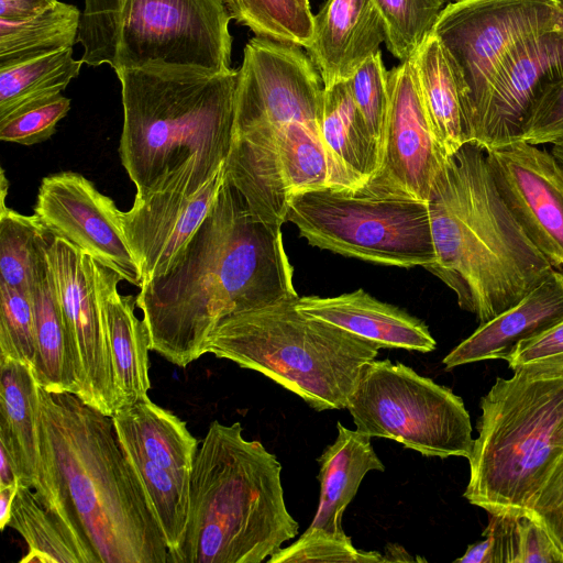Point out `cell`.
Instances as JSON below:
<instances>
[{"label": "cell", "instance_id": "obj_1", "mask_svg": "<svg viewBox=\"0 0 563 563\" xmlns=\"http://www.w3.org/2000/svg\"><path fill=\"white\" fill-rule=\"evenodd\" d=\"M282 227L256 218L227 176L188 245L163 276L140 287L150 347L187 367L224 317L298 297Z\"/></svg>", "mask_w": 563, "mask_h": 563}, {"label": "cell", "instance_id": "obj_2", "mask_svg": "<svg viewBox=\"0 0 563 563\" xmlns=\"http://www.w3.org/2000/svg\"><path fill=\"white\" fill-rule=\"evenodd\" d=\"M45 499L89 563H167L169 549L113 421L67 391L37 385Z\"/></svg>", "mask_w": 563, "mask_h": 563}, {"label": "cell", "instance_id": "obj_3", "mask_svg": "<svg viewBox=\"0 0 563 563\" xmlns=\"http://www.w3.org/2000/svg\"><path fill=\"white\" fill-rule=\"evenodd\" d=\"M428 208L435 256L423 268L481 324L518 303L554 268L508 210L486 151L474 142L446 157Z\"/></svg>", "mask_w": 563, "mask_h": 563}, {"label": "cell", "instance_id": "obj_4", "mask_svg": "<svg viewBox=\"0 0 563 563\" xmlns=\"http://www.w3.org/2000/svg\"><path fill=\"white\" fill-rule=\"evenodd\" d=\"M123 125L119 154L134 201L169 189L192 195L227 165L238 69L143 68L117 73Z\"/></svg>", "mask_w": 563, "mask_h": 563}, {"label": "cell", "instance_id": "obj_5", "mask_svg": "<svg viewBox=\"0 0 563 563\" xmlns=\"http://www.w3.org/2000/svg\"><path fill=\"white\" fill-rule=\"evenodd\" d=\"M240 422L210 423L197 449L186 530L173 563H261L298 536L282 465Z\"/></svg>", "mask_w": 563, "mask_h": 563}, {"label": "cell", "instance_id": "obj_6", "mask_svg": "<svg viewBox=\"0 0 563 563\" xmlns=\"http://www.w3.org/2000/svg\"><path fill=\"white\" fill-rule=\"evenodd\" d=\"M464 497L493 515L528 516L563 454V367H519L481 399Z\"/></svg>", "mask_w": 563, "mask_h": 563}, {"label": "cell", "instance_id": "obj_7", "mask_svg": "<svg viewBox=\"0 0 563 563\" xmlns=\"http://www.w3.org/2000/svg\"><path fill=\"white\" fill-rule=\"evenodd\" d=\"M298 297L224 317L203 352L263 374L316 411L346 408L380 346L301 312Z\"/></svg>", "mask_w": 563, "mask_h": 563}, {"label": "cell", "instance_id": "obj_8", "mask_svg": "<svg viewBox=\"0 0 563 563\" xmlns=\"http://www.w3.org/2000/svg\"><path fill=\"white\" fill-rule=\"evenodd\" d=\"M224 0H84L81 60L114 73L143 68L232 69Z\"/></svg>", "mask_w": 563, "mask_h": 563}, {"label": "cell", "instance_id": "obj_9", "mask_svg": "<svg viewBox=\"0 0 563 563\" xmlns=\"http://www.w3.org/2000/svg\"><path fill=\"white\" fill-rule=\"evenodd\" d=\"M286 221L310 245L346 257L405 268L434 261L428 201L371 179L295 194Z\"/></svg>", "mask_w": 563, "mask_h": 563}, {"label": "cell", "instance_id": "obj_10", "mask_svg": "<svg viewBox=\"0 0 563 563\" xmlns=\"http://www.w3.org/2000/svg\"><path fill=\"white\" fill-rule=\"evenodd\" d=\"M346 409L356 430L385 438L428 457L468 459L474 439L463 399L402 363L363 365Z\"/></svg>", "mask_w": 563, "mask_h": 563}, {"label": "cell", "instance_id": "obj_11", "mask_svg": "<svg viewBox=\"0 0 563 563\" xmlns=\"http://www.w3.org/2000/svg\"><path fill=\"white\" fill-rule=\"evenodd\" d=\"M558 24V0H457L444 7L432 32L454 74L464 132L500 70L531 36Z\"/></svg>", "mask_w": 563, "mask_h": 563}, {"label": "cell", "instance_id": "obj_12", "mask_svg": "<svg viewBox=\"0 0 563 563\" xmlns=\"http://www.w3.org/2000/svg\"><path fill=\"white\" fill-rule=\"evenodd\" d=\"M111 418L170 554L179 548L186 530L197 440L185 421L150 398L119 408Z\"/></svg>", "mask_w": 563, "mask_h": 563}, {"label": "cell", "instance_id": "obj_13", "mask_svg": "<svg viewBox=\"0 0 563 563\" xmlns=\"http://www.w3.org/2000/svg\"><path fill=\"white\" fill-rule=\"evenodd\" d=\"M46 256L81 379L78 396L112 416L118 409L95 258L64 238H49Z\"/></svg>", "mask_w": 563, "mask_h": 563}, {"label": "cell", "instance_id": "obj_14", "mask_svg": "<svg viewBox=\"0 0 563 563\" xmlns=\"http://www.w3.org/2000/svg\"><path fill=\"white\" fill-rule=\"evenodd\" d=\"M33 210L55 236L141 287L142 276L124 234L122 211L85 176L62 172L44 177Z\"/></svg>", "mask_w": 563, "mask_h": 563}, {"label": "cell", "instance_id": "obj_15", "mask_svg": "<svg viewBox=\"0 0 563 563\" xmlns=\"http://www.w3.org/2000/svg\"><path fill=\"white\" fill-rule=\"evenodd\" d=\"M563 84V25L525 41L493 81L470 129L485 151L522 140L541 99Z\"/></svg>", "mask_w": 563, "mask_h": 563}, {"label": "cell", "instance_id": "obj_16", "mask_svg": "<svg viewBox=\"0 0 563 563\" xmlns=\"http://www.w3.org/2000/svg\"><path fill=\"white\" fill-rule=\"evenodd\" d=\"M508 210L555 268L563 265V166L551 152L518 140L486 151Z\"/></svg>", "mask_w": 563, "mask_h": 563}, {"label": "cell", "instance_id": "obj_17", "mask_svg": "<svg viewBox=\"0 0 563 563\" xmlns=\"http://www.w3.org/2000/svg\"><path fill=\"white\" fill-rule=\"evenodd\" d=\"M387 95L380 165L369 179L428 201L448 156L427 113L412 56L387 71Z\"/></svg>", "mask_w": 563, "mask_h": 563}, {"label": "cell", "instance_id": "obj_18", "mask_svg": "<svg viewBox=\"0 0 563 563\" xmlns=\"http://www.w3.org/2000/svg\"><path fill=\"white\" fill-rule=\"evenodd\" d=\"M225 177V167L200 190L187 195L169 189L156 192L122 211V223L142 285L166 274L212 208Z\"/></svg>", "mask_w": 563, "mask_h": 563}, {"label": "cell", "instance_id": "obj_19", "mask_svg": "<svg viewBox=\"0 0 563 563\" xmlns=\"http://www.w3.org/2000/svg\"><path fill=\"white\" fill-rule=\"evenodd\" d=\"M385 41L384 22L373 0H327L313 15L306 49L328 88L349 80Z\"/></svg>", "mask_w": 563, "mask_h": 563}, {"label": "cell", "instance_id": "obj_20", "mask_svg": "<svg viewBox=\"0 0 563 563\" xmlns=\"http://www.w3.org/2000/svg\"><path fill=\"white\" fill-rule=\"evenodd\" d=\"M563 319V272L548 277L518 303L482 323L444 358L446 369L488 360H504L525 340L534 338Z\"/></svg>", "mask_w": 563, "mask_h": 563}, {"label": "cell", "instance_id": "obj_21", "mask_svg": "<svg viewBox=\"0 0 563 563\" xmlns=\"http://www.w3.org/2000/svg\"><path fill=\"white\" fill-rule=\"evenodd\" d=\"M296 307L308 316L372 341L380 349L428 353L437 346L423 321L376 299L362 288L334 297H298Z\"/></svg>", "mask_w": 563, "mask_h": 563}, {"label": "cell", "instance_id": "obj_22", "mask_svg": "<svg viewBox=\"0 0 563 563\" xmlns=\"http://www.w3.org/2000/svg\"><path fill=\"white\" fill-rule=\"evenodd\" d=\"M96 278L119 409L150 398V333L144 320L135 314L136 297L123 296L118 290L122 277L96 261Z\"/></svg>", "mask_w": 563, "mask_h": 563}, {"label": "cell", "instance_id": "obj_23", "mask_svg": "<svg viewBox=\"0 0 563 563\" xmlns=\"http://www.w3.org/2000/svg\"><path fill=\"white\" fill-rule=\"evenodd\" d=\"M338 437L319 457L320 497L312 522L301 534L307 538L349 541L342 528V516L371 471L385 466L376 454L371 437L350 430L340 421Z\"/></svg>", "mask_w": 563, "mask_h": 563}, {"label": "cell", "instance_id": "obj_24", "mask_svg": "<svg viewBox=\"0 0 563 563\" xmlns=\"http://www.w3.org/2000/svg\"><path fill=\"white\" fill-rule=\"evenodd\" d=\"M0 444L14 461L19 485L43 503L37 383L31 366L9 358L0 360Z\"/></svg>", "mask_w": 563, "mask_h": 563}, {"label": "cell", "instance_id": "obj_25", "mask_svg": "<svg viewBox=\"0 0 563 563\" xmlns=\"http://www.w3.org/2000/svg\"><path fill=\"white\" fill-rule=\"evenodd\" d=\"M48 241L37 261L31 288L36 334L32 371L37 385L45 390L79 396L81 379L47 262Z\"/></svg>", "mask_w": 563, "mask_h": 563}, {"label": "cell", "instance_id": "obj_26", "mask_svg": "<svg viewBox=\"0 0 563 563\" xmlns=\"http://www.w3.org/2000/svg\"><path fill=\"white\" fill-rule=\"evenodd\" d=\"M320 130L334 158L361 184L380 165V145L356 107L346 81L324 88Z\"/></svg>", "mask_w": 563, "mask_h": 563}, {"label": "cell", "instance_id": "obj_27", "mask_svg": "<svg viewBox=\"0 0 563 563\" xmlns=\"http://www.w3.org/2000/svg\"><path fill=\"white\" fill-rule=\"evenodd\" d=\"M433 132L446 156L466 143L457 84L444 51L431 31L412 55Z\"/></svg>", "mask_w": 563, "mask_h": 563}, {"label": "cell", "instance_id": "obj_28", "mask_svg": "<svg viewBox=\"0 0 563 563\" xmlns=\"http://www.w3.org/2000/svg\"><path fill=\"white\" fill-rule=\"evenodd\" d=\"M82 64L74 57L73 47L0 64V119L62 93Z\"/></svg>", "mask_w": 563, "mask_h": 563}, {"label": "cell", "instance_id": "obj_29", "mask_svg": "<svg viewBox=\"0 0 563 563\" xmlns=\"http://www.w3.org/2000/svg\"><path fill=\"white\" fill-rule=\"evenodd\" d=\"M7 527L18 531L29 547L21 563H89L68 526L30 487L19 485Z\"/></svg>", "mask_w": 563, "mask_h": 563}, {"label": "cell", "instance_id": "obj_30", "mask_svg": "<svg viewBox=\"0 0 563 563\" xmlns=\"http://www.w3.org/2000/svg\"><path fill=\"white\" fill-rule=\"evenodd\" d=\"M80 18L81 10L58 0L22 21L0 19V64L73 47Z\"/></svg>", "mask_w": 563, "mask_h": 563}, {"label": "cell", "instance_id": "obj_31", "mask_svg": "<svg viewBox=\"0 0 563 563\" xmlns=\"http://www.w3.org/2000/svg\"><path fill=\"white\" fill-rule=\"evenodd\" d=\"M7 181L2 170L0 212V283L31 291L37 261L51 232L40 219L24 216L4 203Z\"/></svg>", "mask_w": 563, "mask_h": 563}, {"label": "cell", "instance_id": "obj_32", "mask_svg": "<svg viewBox=\"0 0 563 563\" xmlns=\"http://www.w3.org/2000/svg\"><path fill=\"white\" fill-rule=\"evenodd\" d=\"M231 18L256 36L307 48L313 31L309 0H224Z\"/></svg>", "mask_w": 563, "mask_h": 563}, {"label": "cell", "instance_id": "obj_33", "mask_svg": "<svg viewBox=\"0 0 563 563\" xmlns=\"http://www.w3.org/2000/svg\"><path fill=\"white\" fill-rule=\"evenodd\" d=\"M385 26L386 46L400 62L410 58L450 0H373Z\"/></svg>", "mask_w": 563, "mask_h": 563}, {"label": "cell", "instance_id": "obj_34", "mask_svg": "<svg viewBox=\"0 0 563 563\" xmlns=\"http://www.w3.org/2000/svg\"><path fill=\"white\" fill-rule=\"evenodd\" d=\"M36 355L35 319L31 291L0 283V360L33 368Z\"/></svg>", "mask_w": 563, "mask_h": 563}, {"label": "cell", "instance_id": "obj_35", "mask_svg": "<svg viewBox=\"0 0 563 563\" xmlns=\"http://www.w3.org/2000/svg\"><path fill=\"white\" fill-rule=\"evenodd\" d=\"M69 110L70 99L62 93L26 104L0 119V139L26 146L42 143Z\"/></svg>", "mask_w": 563, "mask_h": 563}, {"label": "cell", "instance_id": "obj_36", "mask_svg": "<svg viewBox=\"0 0 563 563\" xmlns=\"http://www.w3.org/2000/svg\"><path fill=\"white\" fill-rule=\"evenodd\" d=\"M387 71L382 53L378 51L346 80L356 107L379 145L382 144L388 103Z\"/></svg>", "mask_w": 563, "mask_h": 563}, {"label": "cell", "instance_id": "obj_37", "mask_svg": "<svg viewBox=\"0 0 563 563\" xmlns=\"http://www.w3.org/2000/svg\"><path fill=\"white\" fill-rule=\"evenodd\" d=\"M267 563H376L384 562V556L377 551L356 549L352 541L307 538L300 536L288 547L280 548L266 561Z\"/></svg>", "mask_w": 563, "mask_h": 563}, {"label": "cell", "instance_id": "obj_38", "mask_svg": "<svg viewBox=\"0 0 563 563\" xmlns=\"http://www.w3.org/2000/svg\"><path fill=\"white\" fill-rule=\"evenodd\" d=\"M563 552V454L540 487L529 515Z\"/></svg>", "mask_w": 563, "mask_h": 563}, {"label": "cell", "instance_id": "obj_39", "mask_svg": "<svg viewBox=\"0 0 563 563\" xmlns=\"http://www.w3.org/2000/svg\"><path fill=\"white\" fill-rule=\"evenodd\" d=\"M559 21L563 25V0H558ZM563 137V84L551 89L532 112L522 135L528 143H553Z\"/></svg>", "mask_w": 563, "mask_h": 563}, {"label": "cell", "instance_id": "obj_40", "mask_svg": "<svg viewBox=\"0 0 563 563\" xmlns=\"http://www.w3.org/2000/svg\"><path fill=\"white\" fill-rule=\"evenodd\" d=\"M512 371L519 367H563V319L541 334L521 341L506 358Z\"/></svg>", "mask_w": 563, "mask_h": 563}, {"label": "cell", "instance_id": "obj_41", "mask_svg": "<svg viewBox=\"0 0 563 563\" xmlns=\"http://www.w3.org/2000/svg\"><path fill=\"white\" fill-rule=\"evenodd\" d=\"M483 534L490 541L493 563H519L521 516L489 514Z\"/></svg>", "mask_w": 563, "mask_h": 563}, {"label": "cell", "instance_id": "obj_42", "mask_svg": "<svg viewBox=\"0 0 563 563\" xmlns=\"http://www.w3.org/2000/svg\"><path fill=\"white\" fill-rule=\"evenodd\" d=\"M519 563H563V552L530 516H521Z\"/></svg>", "mask_w": 563, "mask_h": 563}, {"label": "cell", "instance_id": "obj_43", "mask_svg": "<svg viewBox=\"0 0 563 563\" xmlns=\"http://www.w3.org/2000/svg\"><path fill=\"white\" fill-rule=\"evenodd\" d=\"M58 0H0V19L22 21L34 16Z\"/></svg>", "mask_w": 563, "mask_h": 563}, {"label": "cell", "instance_id": "obj_44", "mask_svg": "<svg viewBox=\"0 0 563 563\" xmlns=\"http://www.w3.org/2000/svg\"><path fill=\"white\" fill-rule=\"evenodd\" d=\"M456 563H493L492 545L488 538L471 544Z\"/></svg>", "mask_w": 563, "mask_h": 563}, {"label": "cell", "instance_id": "obj_45", "mask_svg": "<svg viewBox=\"0 0 563 563\" xmlns=\"http://www.w3.org/2000/svg\"><path fill=\"white\" fill-rule=\"evenodd\" d=\"M14 484H19L14 461L5 446L0 444V487Z\"/></svg>", "mask_w": 563, "mask_h": 563}, {"label": "cell", "instance_id": "obj_46", "mask_svg": "<svg viewBox=\"0 0 563 563\" xmlns=\"http://www.w3.org/2000/svg\"><path fill=\"white\" fill-rule=\"evenodd\" d=\"M19 484L0 487V529L7 528Z\"/></svg>", "mask_w": 563, "mask_h": 563}, {"label": "cell", "instance_id": "obj_47", "mask_svg": "<svg viewBox=\"0 0 563 563\" xmlns=\"http://www.w3.org/2000/svg\"><path fill=\"white\" fill-rule=\"evenodd\" d=\"M552 144L551 153L556 161L563 166V137L554 141Z\"/></svg>", "mask_w": 563, "mask_h": 563}, {"label": "cell", "instance_id": "obj_48", "mask_svg": "<svg viewBox=\"0 0 563 563\" xmlns=\"http://www.w3.org/2000/svg\"><path fill=\"white\" fill-rule=\"evenodd\" d=\"M453 1H457V0H453Z\"/></svg>", "mask_w": 563, "mask_h": 563}]
</instances>
